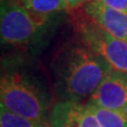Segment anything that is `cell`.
<instances>
[{
  "label": "cell",
  "mask_w": 127,
  "mask_h": 127,
  "mask_svg": "<svg viewBox=\"0 0 127 127\" xmlns=\"http://www.w3.org/2000/svg\"><path fill=\"white\" fill-rule=\"evenodd\" d=\"M73 25L82 42L103 57L113 70L127 73V41L110 35L85 14L71 12Z\"/></svg>",
  "instance_id": "cell-3"
},
{
  "label": "cell",
  "mask_w": 127,
  "mask_h": 127,
  "mask_svg": "<svg viewBox=\"0 0 127 127\" xmlns=\"http://www.w3.org/2000/svg\"><path fill=\"white\" fill-rule=\"evenodd\" d=\"M20 2L33 16L46 22L55 14L68 12L65 0H20Z\"/></svg>",
  "instance_id": "cell-8"
},
{
  "label": "cell",
  "mask_w": 127,
  "mask_h": 127,
  "mask_svg": "<svg viewBox=\"0 0 127 127\" xmlns=\"http://www.w3.org/2000/svg\"><path fill=\"white\" fill-rule=\"evenodd\" d=\"M83 11L110 35L127 41V13L108 7L97 0L88 1Z\"/></svg>",
  "instance_id": "cell-7"
},
{
  "label": "cell",
  "mask_w": 127,
  "mask_h": 127,
  "mask_svg": "<svg viewBox=\"0 0 127 127\" xmlns=\"http://www.w3.org/2000/svg\"><path fill=\"white\" fill-rule=\"evenodd\" d=\"M0 100L5 109L34 121H49L53 107L47 85L27 71L12 70L2 74Z\"/></svg>",
  "instance_id": "cell-2"
},
{
  "label": "cell",
  "mask_w": 127,
  "mask_h": 127,
  "mask_svg": "<svg viewBox=\"0 0 127 127\" xmlns=\"http://www.w3.org/2000/svg\"><path fill=\"white\" fill-rule=\"evenodd\" d=\"M97 1L111 9L127 13V0H97Z\"/></svg>",
  "instance_id": "cell-11"
},
{
  "label": "cell",
  "mask_w": 127,
  "mask_h": 127,
  "mask_svg": "<svg viewBox=\"0 0 127 127\" xmlns=\"http://www.w3.org/2000/svg\"><path fill=\"white\" fill-rule=\"evenodd\" d=\"M91 112L96 118L101 127H127V117L118 111L106 109L97 105L87 103Z\"/></svg>",
  "instance_id": "cell-9"
},
{
  "label": "cell",
  "mask_w": 127,
  "mask_h": 127,
  "mask_svg": "<svg viewBox=\"0 0 127 127\" xmlns=\"http://www.w3.org/2000/svg\"><path fill=\"white\" fill-rule=\"evenodd\" d=\"M54 88L59 101L84 103L113 69L84 42H72L57 51L52 62Z\"/></svg>",
  "instance_id": "cell-1"
},
{
  "label": "cell",
  "mask_w": 127,
  "mask_h": 127,
  "mask_svg": "<svg viewBox=\"0 0 127 127\" xmlns=\"http://www.w3.org/2000/svg\"><path fill=\"white\" fill-rule=\"evenodd\" d=\"M49 122L51 127H101L87 103L70 101L53 104Z\"/></svg>",
  "instance_id": "cell-6"
},
{
  "label": "cell",
  "mask_w": 127,
  "mask_h": 127,
  "mask_svg": "<svg viewBox=\"0 0 127 127\" xmlns=\"http://www.w3.org/2000/svg\"><path fill=\"white\" fill-rule=\"evenodd\" d=\"M90 0H65L67 7H68V12H74L79 10L81 7H84V5L86 4Z\"/></svg>",
  "instance_id": "cell-12"
},
{
  "label": "cell",
  "mask_w": 127,
  "mask_h": 127,
  "mask_svg": "<svg viewBox=\"0 0 127 127\" xmlns=\"http://www.w3.org/2000/svg\"><path fill=\"white\" fill-rule=\"evenodd\" d=\"M0 127H51L49 121H34L11 112L1 106Z\"/></svg>",
  "instance_id": "cell-10"
},
{
  "label": "cell",
  "mask_w": 127,
  "mask_h": 127,
  "mask_svg": "<svg viewBox=\"0 0 127 127\" xmlns=\"http://www.w3.org/2000/svg\"><path fill=\"white\" fill-rule=\"evenodd\" d=\"M46 21L33 16L20 0H1V41L13 47L30 46L40 36Z\"/></svg>",
  "instance_id": "cell-4"
},
{
  "label": "cell",
  "mask_w": 127,
  "mask_h": 127,
  "mask_svg": "<svg viewBox=\"0 0 127 127\" xmlns=\"http://www.w3.org/2000/svg\"><path fill=\"white\" fill-rule=\"evenodd\" d=\"M88 103L127 117V73L112 70L103 79Z\"/></svg>",
  "instance_id": "cell-5"
}]
</instances>
